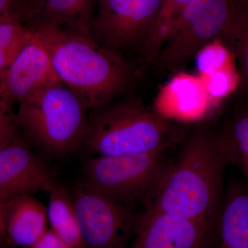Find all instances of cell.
Listing matches in <instances>:
<instances>
[{"label": "cell", "mask_w": 248, "mask_h": 248, "mask_svg": "<svg viewBox=\"0 0 248 248\" xmlns=\"http://www.w3.org/2000/svg\"><path fill=\"white\" fill-rule=\"evenodd\" d=\"M30 27L46 50L59 79L86 110L112 102L131 84L133 70L125 57L102 46L92 36L39 23Z\"/></svg>", "instance_id": "obj_1"}, {"label": "cell", "mask_w": 248, "mask_h": 248, "mask_svg": "<svg viewBox=\"0 0 248 248\" xmlns=\"http://www.w3.org/2000/svg\"><path fill=\"white\" fill-rule=\"evenodd\" d=\"M226 164L215 146L213 132L196 129L146 208L196 220L218 231Z\"/></svg>", "instance_id": "obj_2"}, {"label": "cell", "mask_w": 248, "mask_h": 248, "mask_svg": "<svg viewBox=\"0 0 248 248\" xmlns=\"http://www.w3.org/2000/svg\"><path fill=\"white\" fill-rule=\"evenodd\" d=\"M95 110L88 119L82 145L98 156L148 153L174 146L180 139L176 125L134 98Z\"/></svg>", "instance_id": "obj_3"}, {"label": "cell", "mask_w": 248, "mask_h": 248, "mask_svg": "<svg viewBox=\"0 0 248 248\" xmlns=\"http://www.w3.org/2000/svg\"><path fill=\"white\" fill-rule=\"evenodd\" d=\"M86 110L71 90L59 81L46 85L19 103L16 114L19 132L47 153L63 156L82 145Z\"/></svg>", "instance_id": "obj_4"}, {"label": "cell", "mask_w": 248, "mask_h": 248, "mask_svg": "<svg viewBox=\"0 0 248 248\" xmlns=\"http://www.w3.org/2000/svg\"><path fill=\"white\" fill-rule=\"evenodd\" d=\"M170 148L93 158L85 165L81 184L126 206L137 201L146 205L171 169L167 155Z\"/></svg>", "instance_id": "obj_5"}, {"label": "cell", "mask_w": 248, "mask_h": 248, "mask_svg": "<svg viewBox=\"0 0 248 248\" xmlns=\"http://www.w3.org/2000/svg\"><path fill=\"white\" fill-rule=\"evenodd\" d=\"M248 0H190L176 19L154 61L163 71H182L208 44L220 40Z\"/></svg>", "instance_id": "obj_6"}, {"label": "cell", "mask_w": 248, "mask_h": 248, "mask_svg": "<svg viewBox=\"0 0 248 248\" xmlns=\"http://www.w3.org/2000/svg\"><path fill=\"white\" fill-rule=\"evenodd\" d=\"M69 192L85 247L124 248L136 234L143 213L81 184Z\"/></svg>", "instance_id": "obj_7"}, {"label": "cell", "mask_w": 248, "mask_h": 248, "mask_svg": "<svg viewBox=\"0 0 248 248\" xmlns=\"http://www.w3.org/2000/svg\"><path fill=\"white\" fill-rule=\"evenodd\" d=\"M162 3L163 0H96L91 35L102 46L123 56L133 49L141 50Z\"/></svg>", "instance_id": "obj_8"}, {"label": "cell", "mask_w": 248, "mask_h": 248, "mask_svg": "<svg viewBox=\"0 0 248 248\" xmlns=\"http://www.w3.org/2000/svg\"><path fill=\"white\" fill-rule=\"evenodd\" d=\"M217 237L218 231L202 222L146 208L131 248H208Z\"/></svg>", "instance_id": "obj_9"}, {"label": "cell", "mask_w": 248, "mask_h": 248, "mask_svg": "<svg viewBox=\"0 0 248 248\" xmlns=\"http://www.w3.org/2000/svg\"><path fill=\"white\" fill-rule=\"evenodd\" d=\"M56 184L45 163L21 139L0 148V200L48 191Z\"/></svg>", "instance_id": "obj_10"}, {"label": "cell", "mask_w": 248, "mask_h": 248, "mask_svg": "<svg viewBox=\"0 0 248 248\" xmlns=\"http://www.w3.org/2000/svg\"><path fill=\"white\" fill-rule=\"evenodd\" d=\"M32 32L31 38L0 76V88L14 103L19 104L37 89L60 81L45 47Z\"/></svg>", "instance_id": "obj_11"}, {"label": "cell", "mask_w": 248, "mask_h": 248, "mask_svg": "<svg viewBox=\"0 0 248 248\" xmlns=\"http://www.w3.org/2000/svg\"><path fill=\"white\" fill-rule=\"evenodd\" d=\"M6 244L32 248L47 229V208L32 195H22L4 202Z\"/></svg>", "instance_id": "obj_12"}, {"label": "cell", "mask_w": 248, "mask_h": 248, "mask_svg": "<svg viewBox=\"0 0 248 248\" xmlns=\"http://www.w3.org/2000/svg\"><path fill=\"white\" fill-rule=\"evenodd\" d=\"M218 234L220 248H248V194L246 186H232L223 197Z\"/></svg>", "instance_id": "obj_13"}, {"label": "cell", "mask_w": 248, "mask_h": 248, "mask_svg": "<svg viewBox=\"0 0 248 248\" xmlns=\"http://www.w3.org/2000/svg\"><path fill=\"white\" fill-rule=\"evenodd\" d=\"M95 1L96 0H42L33 24L39 23L68 32L91 35Z\"/></svg>", "instance_id": "obj_14"}, {"label": "cell", "mask_w": 248, "mask_h": 248, "mask_svg": "<svg viewBox=\"0 0 248 248\" xmlns=\"http://www.w3.org/2000/svg\"><path fill=\"white\" fill-rule=\"evenodd\" d=\"M217 151L226 164L236 166L248 178V113L239 108L217 132H213Z\"/></svg>", "instance_id": "obj_15"}, {"label": "cell", "mask_w": 248, "mask_h": 248, "mask_svg": "<svg viewBox=\"0 0 248 248\" xmlns=\"http://www.w3.org/2000/svg\"><path fill=\"white\" fill-rule=\"evenodd\" d=\"M48 192L50 197L47 218L51 229L69 248H86L80 234L69 191L55 184Z\"/></svg>", "instance_id": "obj_16"}, {"label": "cell", "mask_w": 248, "mask_h": 248, "mask_svg": "<svg viewBox=\"0 0 248 248\" xmlns=\"http://www.w3.org/2000/svg\"><path fill=\"white\" fill-rule=\"evenodd\" d=\"M189 1L190 0H163L156 22L141 50L143 62L154 61L173 24Z\"/></svg>", "instance_id": "obj_17"}, {"label": "cell", "mask_w": 248, "mask_h": 248, "mask_svg": "<svg viewBox=\"0 0 248 248\" xmlns=\"http://www.w3.org/2000/svg\"><path fill=\"white\" fill-rule=\"evenodd\" d=\"M31 27L16 18L0 19V76L32 36Z\"/></svg>", "instance_id": "obj_18"}, {"label": "cell", "mask_w": 248, "mask_h": 248, "mask_svg": "<svg viewBox=\"0 0 248 248\" xmlns=\"http://www.w3.org/2000/svg\"><path fill=\"white\" fill-rule=\"evenodd\" d=\"M231 52L220 40L203 47L195 58L197 69L202 76L208 77L226 68Z\"/></svg>", "instance_id": "obj_19"}, {"label": "cell", "mask_w": 248, "mask_h": 248, "mask_svg": "<svg viewBox=\"0 0 248 248\" xmlns=\"http://www.w3.org/2000/svg\"><path fill=\"white\" fill-rule=\"evenodd\" d=\"M13 104L0 88V148L20 139Z\"/></svg>", "instance_id": "obj_20"}, {"label": "cell", "mask_w": 248, "mask_h": 248, "mask_svg": "<svg viewBox=\"0 0 248 248\" xmlns=\"http://www.w3.org/2000/svg\"><path fill=\"white\" fill-rule=\"evenodd\" d=\"M231 71L225 68L206 77L208 79L207 89L212 96L219 97L230 91L234 80Z\"/></svg>", "instance_id": "obj_21"}, {"label": "cell", "mask_w": 248, "mask_h": 248, "mask_svg": "<svg viewBox=\"0 0 248 248\" xmlns=\"http://www.w3.org/2000/svg\"><path fill=\"white\" fill-rule=\"evenodd\" d=\"M16 18L30 26L32 19L18 0H0V19Z\"/></svg>", "instance_id": "obj_22"}, {"label": "cell", "mask_w": 248, "mask_h": 248, "mask_svg": "<svg viewBox=\"0 0 248 248\" xmlns=\"http://www.w3.org/2000/svg\"><path fill=\"white\" fill-rule=\"evenodd\" d=\"M32 248H69L53 230H46Z\"/></svg>", "instance_id": "obj_23"}, {"label": "cell", "mask_w": 248, "mask_h": 248, "mask_svg": "<svg viewBox=\"0 0 248 248\" xmlns=\"http://www.w3.org/2000/svg\"><path fill=\"white\" fill-rule=\"evenodd\" d=\"M18 1L27 11L32 22H35V18L37 17L42 4V0H18Z\"/></svg>", "instance_id": "obj_24"}, {"label": "cell", "mask_w": 248, "mask_h": 248, "mask_svg": "<svg viewBox=\"0 0 248 248\" xmlns=\"http://www.w3.org/2000/svg\"><path fill=\"white\" fill-rule=\"evenodd\" d=\"M6 235L5 232V226L4 223L0 222V247L3 246H6Z\"/></svg>", "instance_id": "obj_25"}]
</instances>
